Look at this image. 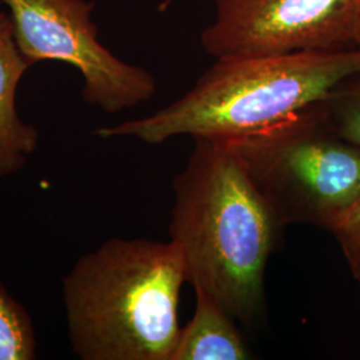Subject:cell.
I'll use <instances>...</instances> for the list:
<instances>
[{"instance_id":"7a4b0ae2","label":"cell","mask_w":360,"mask_h":360,"mask_svg":"<svg viewBox=\"0 0 360 360\" xmlns=\"http://www.w3.org/2000/svg\"><path fill=\"white\" fill-rule=\"evenodd\" d=\"M188 283L171 240H107L63 278L71 348L82 360H171Z\"/></svg>"},{"instance_id":"9c48e42d","label":"cell","mask_w":360,"mask_h":360,"mask_svg":"<svg viewBox=\"0 0 360 360\" xmlns=\"http://www.w3.org/2000/svg\"><path fill=\"white\" fill-rule=\"evenodd\" d=\"M35 355L37 338L31 316L0 282V360H32Z\"/></svg>"},{"instance_id":"7c38bea8","label":"cell","mask_w":360,"mask_h":360,"mask_svg":"<svg viewBox=\"0 0 360 360\" xmlns=\"http://www.w3.org/2000/svg\"><path fill=\"white\" fill-rule=\"evenodd\" d=\"M354 47L360 49V13L359 16H358L356 27H355V35H354Z\"/></svg>"},{"instance_id":"30bf717a","label":"cell","mask_w":360,"mask_h":360,"mask_svg":"<svg viewBox=\"0 0 360 360\" xmlns=\"http://www.w3.org/2000/svg\"><path fill=\"white\" fill-rule=\"evenodd\" d=\"M319 105L335 132L360 146V71L335 86Z\"/></svg>"},{"instance_id":"ba28073f","label":"cell","mask_w":360,"mask_h":360,"mask_svg":"<svg viewBox=\"0 0 360 360\" xmlns=\"http://www.w3.org/2000/svg\"><path fill=\"white\" fill-rule=\"evenodd\" d=\"M196 302L191 321L180 328L171 360H245L250 349L235 318L215 297L193 290Z\"/></svg>"},{"instance_id":"3957f363","label":"cell","mask_w":360,"mask_h":360,"mask_svg":"<svg viewBox=\"0 0 360 360\" xmlns=\"http://www.w3.org/2000/svg\"><path fill=\"white\" fill-rule=\"evenodd\" d=\"M360 71V49L215 59L193 89L151 115L95 129L102 139L231 141L319 103Z\"/></svg>"},{"instance_id":"8fae6325","label":"cell","mask_w":360,"mask_h":360,"mask_svg":"<svg viewBox=\"0 0 360 360\" xmlns=\"http://www.w3.org/2000/svg\"><path fill=\"white\" fill-rule=\"evenodd\" d=\"M346 257L354 279L360 283V196L330 229Z\"/></svg>"},{"instance_id":"8992f818","label":"cell","mask_w":360,"mask_h":360,"mask_svg":"<svg viewBox=\"0 0 360 360\" xmlns=\"http://www.w3.org/2000/svg\"><path fill=\"white\" fill-rule=\"evenodd\" d=\"M203 50L215 59L354 47L360 0H211Z\"/></svg>"},{"instance_id":"5b68a950","label":"cell","mask_w":360,"mask_h":360,"mask_svg":"<svg viewBox=\"0 0 360 360\" xmlns=\"http://www.w3.org/2000/svg\"><path fill=\"white\" fill-rule=\"evenodd\" d=\"M13 19L19 50L35 65L58 60L75 67L83 77L82 96L104 112L116 114L150 101L154 77L105 49L91 19L87 0H3Z\"/></svg>"},{"instance_id":"6da1fadb","label":"cell","mask_w":360,"mask_h":360,"mask_svg":"<svg viewBox=\"0 0 360 360\" xmlns=\"http://www.w3.org/2000/svg\"><path fill=\"white\" fill-rule=\"evenodd\" d=\"M193 142L187 165L172 180L169 240L193 290L252 326L263 314L266 271L283 229L226 142Z\"/></svg>"},{"instance_id":"277c9868","label":"cell","mask_w":360,"mask_h":360,"mask_svg":"<svg viewBox=\"0 0 360 360\" xmlns=\"http://www.w3.org/2000/svg\"><path fill=\"white\" fill-rule=\"evenodd\" d=\"M282 229L330 231L360 196V146L327 123L319 103L269 129L223 141Z\"/></svg>"},{"instance_id":"52a82bcc","label":"cell","mask_w":360,"mask_h":360,"mask_svg":"<svg viewBox=\"0 0 360 360\" xmlns=\"http://www.w3.org/2000/svg\"><path fill=\"white\" fill-rule=\"evenodd\" d=\"M30 60L19 50L10 13H0V176L16 174L38 147V129L16 111V90Z\"/></svg>"}]
</instances>
